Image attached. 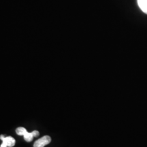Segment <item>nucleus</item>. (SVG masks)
Returning <instances> with one entry per match:
<instances>
[{
	"label": "nucleus",
	"mask_w": 147,
	"mask_h": 147,
	"mask_svg": "<svg viewBox=\"0 0 147 147\" xmlns=\"http://www.w3.org/2000/svg\"><path fill=\"white\" fill-rule=\"evenodd\" d=\"M0 139L2 140V144L0 147H13L15 145L16 140L12 136L5 137V136H0Z\"/></svg>",
	"instance_id": "2"
},
{
	"label": "nucleus",
	"mask_w": 147,
	"mask_h": 147,
	"mask_svg": "<svg viewBox=\"0 0 147 147\" xmlns=\"http://www.w3.org/2000/svg\"><path fill=\"white\" fill-rule=\"evenodd\" d=\"M137 2L140 10L147 14V0H137Z\"/></svg>",
	"instance_id": "4"
},
{
	"label": "nucleus",
	"mask_w": 147,
	"mask_h": 147,
	"mask_svg": "<svg viewBox=\"0 0 147 147\" xmlns=\"http://www.w3.org/2000/svg\"><path fill=\"white\" fill-rule=\"evenodd\" d=\"M51 138L49 136H45L37 140L34 144V147H45L46 145L50 144Z\"/></svg>",
	"instance_id": "3"
},
{
	"label": "nucleus",
	"mask_w": 147,
	"mask_h": 147,
	"mask_svg": "<svg viewBox=\"0 0 147 147\" xmlns=\"http://www.w3.org/2000/svg\"><path fill=\"white\" fill-rule=\"evenodd\" d=\"M16 133L18 136H23L24 139L27 142H32L34 137H38L40 135V133L38 131L35 130V131L29 133V132L27 131L26 129L22 127H19L16 128Z\"/></svg>",
	"instance_id": "1"
}]
</instances>
